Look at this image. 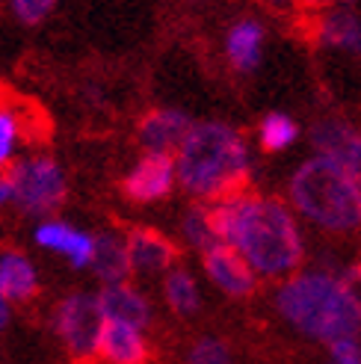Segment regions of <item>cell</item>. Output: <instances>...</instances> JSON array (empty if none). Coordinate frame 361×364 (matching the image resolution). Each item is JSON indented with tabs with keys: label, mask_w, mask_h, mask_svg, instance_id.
Returning <instances> with one entry per match:
<instances>
[{
	"label": "cell",
	"mask_w": 361,
	"mask_h": 364,
	"mask_svg": "<svg viewBox=\"0 0 361 364\" xmlns=\"http://www.w3.org/2000/svg\"><path fill=\"white\" fill-rule=\"evenodd\" d=\"M216 240L231 246L261 282H281L308 258L305 225L279 196L243 187L210 205Z\"/></svg>",
	"instance_id": "6da1fadb"
},
{
	"label": "cell",
	"mask_w": 361,
	"mask_h": 364,
	"mask_svg": "<svg viewBox=\"0 0 361 364\" xmlns=\"http://www.w3.org/2000/svg\"><path fill=\"white\" fill-rule=\"evenodd\" d=\"M276 317L308 343L329 347L338 338L361 335V308L355 305L340 264L299 267L273 290Z\"/></svg>",
	"instance_id": "7a4b0ae2"
},
{
	"label": "cell",
	"mask_w": 361,
	"mask_h": 364,
	"mask_svg": "<svg viewBox=\"0 0 361 364\" xmlns=\"http://www.w3.org/2000/svg\"><path fill=\"white\" fill-rule=\"evenodd\" d=\"M175 178L193 202L213 205L249 187L255 175V151L237 124L222 119L193 122L184 142L175 149Z\"/></svg>",
	"instance_id": "3957f363"
},
{
	"label": "cell",
	"mask_w": 361,
	"mask_h": 364,
	"mask_svg": "<svg viewBox=\"0 0 361 364\" xmlns=\"http://www.w3.org/2000/svg\"><path fill=\"white\" fill-rule=\"evenodd\" d=\"M287 205L305 228L326 237L361 234V187L326 154L311 151L287 178Z\"/></svg>",
	"instance_id": "277c9868"
},
{
	"label": "cell",
	"mask_w": 361,
	"mask_h": 364,
	"mask_svg": "<svg viewBox=\"0 0 361 364\" xmlns=\"http://www.w3.org/2000/svg\"><path fill=\"white\" fill-rule=\"evenodd\" d=\"M12 187V202L21 216L30 220H48L57 216L68 198V175L63 163L50 154H27L15 157L4 169Z\"/></svg>",
	"instance_id": "5b68a950"
},
{
	"label": "cell",
	"mask_w": 361,
	"mask_h": 364,
	"mask_svg": "<svg viewBox=\"0 0 361 364\" xmlns=\"http://www.w3.org/2000/svg\"><path fill=\"white\" fill-rule=\"evenodd\" d=\"M104 329V317L98 296L89 290H71L57 299L50 311V332L57 335L60 347L75 364H95L98 338Z\"/></svg>",
	"instance_id": "8992f818"
},
{
	"label": "cell",
	"mask_w": 361,
	"mask_h": 364,
	"mask_svg": "<svg viewBox=\"0 0 361 364\" xmlns=\"http://www.w3.org/2000/svg\"><path fill=\"white\" fill-rule=\"evenodd\" d=\"M311 151L326 154L361 187V124L347 116H320L308 127Z\"/></svg>",
	"instance_id": "52a82bcc"
},
{
	"label": "cell",
	"mask_w": 361,
	"mask_h": 364,
	"mask_svg": "<svg viewBox=\"0 0 361 364\" xmlns=\"http://www.w3.org/2000/svg\"><path fill=\"white\" fill-rule=\"evenodd\" d=\"M175 190H178V178H175L172 154L142 151L122 178V196L131 205H142V208L166 202Z\"/></svg>",
	"instance_id": "ba28073f"
},
{
	"label": "cell",
	"mask_w": 361,
	"mask_h": 364,
	"mask_svg": "<svg viewBox=\"0 0 361 364\" xmlns=\"http://www.w3.org/2000/svg\"><path fill=\"white\" fill-rule=\"evenodd\" d=\"M198 258H202L205 279H208V284L216 290V294H222V296H228L234 302L252 299L258 294L261 279L255 276V269H252L231 246L216 240L210 249H205L202 255H198Z\"/></svg>",
	"instance_id": "9c48e42d"
},
{
	"label": "cell",
	"mask_w": 361,
	"mask_h": 364,
	"mask_svg": "<svg viewBox=\"0 0 361 364\" xmlns=\"http://www.w3.org/2000/svg\"><path fill=\"white\" fill-rule=\"evenodd\" d=\"M124 246H128L131 276H139V279H160L180 258V246L169 234L151 225H136L131 231H124Z\"/></svg>",
	"instance_id": "30bf717a"
},
{
	"label": "cell",
	"mask_w": 361,
	"mask_h": 364,
	"mask_svg": "<svg viewBox=\"0 0 361 364\" xmlns=\"http://www.w3.org/2000/svg\"><path fill=\"white\" fill-rule=\"evenodd\" d=\"M33 243L42 252H50V255H57V258H63L71 269H89L92 249H95V234L68 223V220H60V216H48V220L36 223Z\"/></svg>",
	"instance_id": "8fae6325"
},
{
	"label": "cell",
	"mask_w": 361,
	"mask_h": 364,
	"mask_svg": "<svg viewBox=\"0 0 361 364\" xmlns=\"http://www.w3.org/2000/svg\"><path fill=\"white\" fill-rule=\"evenodd\" d=\"M311 33L323 50L361 60V12L355 6L317 9L311 21Z\"/></svg>",
	"instance_id": "7c38bea8"
},
{
	"label": "cell",
	"mask_w": 361,
	"mask_h": 364,
	"mask_svg": "<svg viewBox=\"0 0 361 364\" xmlns=\"http://www.w3.org/2000/svg\"><path fill=\"white\" fill-rule=\"evenodd\" d=\"M193 122L195 119L180 107H154V110L142 113V119L136 122V142L142 151L175 154Z\"/></svg>",
	"instance_id": "4fadbf2b"
},
{
	"label": "cell",
	"mask_w": 361,
	"mask_h": 364,
	"mask_svg": "<svg viewBox=\"0 0 361 364\" xmlns=\"http://www.w3.org/2000/svg\"><path fill=\"white\" fill-rule=\"evenodd\" d=\"M98 308L101 317L110 323H128L136 329H151L154 323V302L142 287H136L131 279L128 282H116V284H101L98 290Z\"/></svg>",
	"instance_id": "5bb4252c"
},
{
	"label": "cell",
	"mask_w": 361,
	"mask_h": 364,
	"mask_svg": "<svg viewBox=\"0 0 361 364\" xmlns=\"http://www.w3.org/2000/svg\"><path fill=\"white\" fill-rule=\"evenodd\" d=\"M266 50V27L261 18L243 15L234 18L222 36V57L237 75H252L264 63Z\"/></svg>",
	"instance_id": "9a60e30c"
},
{
	"label": "cell",
	"mask_w": 361,
	"mask_h": 364,
	"mask_svg": "<svg viewBox=\"0 0 361 364\" xmlns=\"http://www.w3.org/2000/svg\"><path fill=\"white\" fill-rule=\"evenodd\" d=\"M151 353V338L146 329L104 320L95 364H149Z\"/></svg>",
	"instance_id": "2e32d148"
},
{
	"label": "cell",
	"mask_w": 361,
	"mask_h": 364,
	"mask_svg": "<svg viewBox=\"0 0 361 364\" xmlns=\"http://www.w3.org/2000/svg\"><path fill=\"white\" fill-rule=\"evenodd\" d=\"M42 282L33 258L21 249L0 252V296L9 305H27L39 296Z\"/></svg>",
	"instance_id": "e0dca14e"
},
{
	"label": "cell",
	"mask_w": 361,
	"mask_h": 364,
	"mask_svg": "<svg viewBox=\"0 0 361 364\" xmlns=\"http://www.w3.org/2000/svg\"><path fill=\"white\" fill-rule=\"evenodd\" d=\"M160 296H163V305L180 320L195 317L205 305L202 282H198V276L184 264H175L172 269H166L163 276H160Z\"/></svg>",
	"instance_id": "ac0fdd59"
},
{
	"label": "cell",
	"mask_w": 361,
	"mask_h": 364,
	"mask_svg": "<svg viewBox=\"0 0 361 364\" xmlns=\"http://www.w3.org/2000/svg\"><path fill=\"white\" fill-rule=\"evenodd\" d=\"M89 272L101 284H116L131 279V261H128V246H124V234L107 228L95 234V249L92 261H89Z\"/></svg>",
	"instance_id": "d6986e66"
},
{
	"label": "cell",
	"mask_w": 361,
	"mask_h": 364,
	"mask_svg": "<svg viewBox=\"0 0 361 364\" xmlns=\"http://www.w3.org/2000/svg\"><path fill=\"white\" fill-rule=\"evenodd\" d=\"M302 139V124L284 110H269L255 124V145L264 154H287Z\"/></svg>",
	"instance_id": "ffe728a7"
},
{
	"label": "cell",
	"mask_w": 361,
	"mask_h": 364,
	"mask_svg": "<svg viewBox=\"0 0 361 364\" xmlns=\"http://www.w3.org/2000/svg\"><path fill=\"white\" fill-rule=\"evenodd\" d=\"M178 240L184 249L202 255L205 249H210L216 243V228H213V216H210V205L205 202H193L178 220Z\"/></svg>",
	"instance_id": "44dd1931"
},
{
	"label": "cell",
	"mask_w": 361,
	"mask_h": 364,
	"mask_svg": "<svg viewBox=\"0 0 361 364\" xmlns=\"http://www.w3.org/2000/svg\"><path fill=\"white\" fill-rule=\"evenodd\" d=\"M184 364H237V353L222 335H198L187 343Z\"/></svg>",
	"instance_id": "7402d4cb"
},
{
	"label": "cell",
	"mask_w": 361,
	"mask_h": 364,
	"mask_svg": "<svg viewBox=\"0 0 361 364\" xmlns=\"http://www.w3.org/2000/svg\"><path fill=\"white\" fill-rule=\"evenodd\" d=\"M24 116L18 107L0 101V172H4L18 154V145L24 139Z\"/></svg>",
	"instance_id": "603a6c76"
},
{
	"label": "cell",
	"mask_w": 361,
	"mask_h": 364,
	"mask_svg": "<svg viewBox=\"0 0 361 364\" xmlns=\"http://www.w3.org/2000/svg\"><path fill=\"white\" fill-rule=\"evenodd\" d=\"M6 4H9V12L15 15V21H21L24 27H36L45 18H50L60 0H6Z\"/></svg>",
	"instance_id": "cb8c5ba5"
},
{
	"label": "cell",
	"mask_w": 361,
	"mask_h": 364,
	"mask_svg": "<svg viewBox=\"0 0 361 364\" xmlns=\"http://www.w3.org/2000/svg\"><path fill=\"white\" fill-rule=\"evenodd\" d=\"M326 361L329 364H361V335L332 341L326 347Z\"/></svg>",
	"instance_id": "d4e9b609"
},
{
	"label": "cell",
	"mask_w": 361,
	"mask_h": 364,
	"mask_svg": "<svg viewBox=\"0 0 361 364\" xmlns=\"http://www.w3.org/2000/svg\"><path fill=\"white\" fill-rule=\"evenodd\" d=\"M355 0H302V6H308V9H329V6H352Z\"/></svg>",
	"instance_id": "484cf974"
},
{
	"label": "cell",
	"mask_w": 361,
	"mask_h": 364,
	"mask_svg": "<svg viewBox=\"0 0 361 364\" xmlns=\"http://www.w3.org/2000/svg\"><path fill=\"white\" fill-rule=\"evenodd\" d=\"M261 4H266L269 9H276V12H293L302 6V0H261Z\"/></svg>",
	"instance_id": "4316f807"
},
{
	"label": "cell",
	"mask_w": 361,
	"mask_h": 364,
	"mask_svg": "<svg viewBox=\"0 0 361 364\" xmlns=\"http://www.w3.org/2000/svg\"><path fill=\"white\" fill-rule=\"evenodd\" d=\"M9 323H12V305L4 296H0V335L9 329Z\"/></svg>",
	"instance_id": "83f0119b"
},
{
	"label": "cell",
	"mask_w": 361,
	"mask_h": 364,
	"mask_svg": "<svg viewBox=\"0 0 361 364\" xmlns=\"http://www.w3.org/2000/svg\"><path fill=\"white\" fill-rule=\"evenodd\" d=\"M9 202H12L9 178H6V172H0V208H9Z\"/></svg>",
	"instance_id": "f1b7e54d"
},
{
	"label": "cell",
	"mask_w": 361,
	"mask_h": 364,
	"mask_svg": "<svg viewBox=\"0 0 361 364\" xmlns=\"http://www.w3.org/2000/svg\"><path fill=\"white\" fill-rule=\"evenodd\" d=\"M323 364H329V361H323Z\"/></svg>",
	"instance_id": "f546056e"
}]
</instances>
